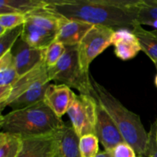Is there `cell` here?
I'll list each match as a JSON object with an SVG mask.
<instances>
[{"mask_svg": "<svg viewBox=\"0 0 157 157\" xmlns=\"http://www.w3.org/2000/svg\"><path fill=\"white\" fill-rule=\"evenodd\" d=\"M140 0H46L44 9L55 15L114 30L138 25Z\"/></svg>", "mask_w": 157, "mask_h": 157, "instance_id": "cell-1", "label": "cell"}, {"mask_svg": "<svg viewBox=\"0 0 157 157\" xmlns=\"http://www.w3.org/2000/svg\"><path fill=\"white\" fill-rule=\"evenodd\" d=\"M65 126L44 101L1 115L2 132L18 135L22 138L53 136Z\"/></svg>", "mask_w": 157, "mask_h": 157, "instance_id": "cell-2", "label": "cell"}, {"mask_svg": "<svg viewBox=\"0 0 157 157\" xmlns=\"http://www.w3.org/2000/svg\"><path fill=\"white\" fill-rule=\"evenodd\" d=\"M93 87L92 96L108 113L117 127L126 143L130 144L138 156L145 151L148 132L145 130L139 115L129 110L104 86L90 75Z\"/></svg>", "mask_w": 157, "mask_h": 157, "instance_id": "cell-3", "label": "cell"}, {"mask_svg": "<svg viewBox=\"0 0 157 157\" xmlns=\"http://www.w3.org/2000/svg\"><path fill=\"white\" fill-rule=\"evenodd\" d=\"M48 67L43 61L26 75L20 77L13 84L10 98L0 106L2 112L6 107L13 110L25 108L44 101L46 90L51 82Z\"/></svg>", "mask_w": 157, "mask_h": 157, "instance_id": "cell-4", "label": "cell"}, {"mask_svg": "<svg viewBox=\"0 0 157 157\" xmlns=\"http://www.w3.org/2000/svg\"><path fill=\"white\" fill-rule=\"evenodd\" d=\"M48 73L51 81L76 89L81 94L92 96L90 75L84 72L80 65L78 45L66 47L62 58L54 67H48Z\"/></svg>", "mask_w": 157, "mask_h": 157, "instance_id": "cell-5", "label": "cell"}, {"mask_svg": "<svg viewBox=\"0 0 157 157\" xmlns=\"http://www.w3.org/2000/svg\"><path fill=\"white\" fill-rule=\"evenodd\" d=\"M61 16L44 9L26 15L21 38L31 46L46 48L56 38Z\"/></svg>", "mask_w": 157, "mask_h": 157, "instance_id": "cell-6", "label": "cell"}, {"mask_svg": "<svg viewBox=\"0 0 157 157\" xmlns=\"http://www.w3.org/2000/svg\"><path fill=\"white\" fill-rule=\"evenodd\" d=\"M114 29L101 25H94L78 45L80 65L86 73L92 61L111 45Z\"/></svg>", "mask_w": 157, "mask_h": 157, "instance_id": "cell-7", "label": "cell"}, {"mask_svg": "<svg viewBox=\"0 0 157 157\" xmlns=\"http://www.w3.org/2000/svg\"><path fill=\"white\" fill-rule=\"evenodd\" d=\"M98 102L91 95H77L67 111L71 127L78 137L87 134L95 135Z\"/></svg>", "mask_w": 157, "mask_h": 157, "instance_id": "cell-8", "label": "cell"}, {"mask_svg": "<svg viewBox=\"0 0 157 157\" xmlns=\"http://www.w3.org/2000/svg\"><path fill=\"white\" fill-rule=\"evenodd\" d=\"M46 48H39L29 45L20 37L12 52L14 64L18 77L30 72L44 61Z\"/></svg>", "mask_w": 157, "mask_h": 157, "instance_id": "cell-9", "label": "cell"}, {"mask_svg": "<svg viewBox=\"0 0 157 157\" xmlns=\"http://www.w3.org/2000/svg\"><path fill=\"white\" fill-rule=\"evenodd\" d=\"M94 130L95 135L105 151L110 152L118 144L125 142L112 118L98 103Z\"/></svg>", "mask_w": 157, "mask_h": 157, "instance_id": "cell-10", "label": "cell"}, {"mask_svg": "<svg viewBox=\"0 0 157 157\" xmlns=\"http://www.w3.org/2000/svg\"><path fill=\"white\" fill-rule=\"evenodd\" d=\"M77 98V94L68 86L64 84H50L46 90L44 102L49 108L61 118L68 110Z\"/></svg>", "mask_w": 157, "mask_h": 157, "instance_id": "cell-11", "label": "cell"}, {"mask_svg": "<svg viewBox=\"0 0 157 157\" xmlns=\"http://www.w3.org/2000/svg\"><path fill=\"white\" fill-rule=\"evenodd\" d=\"M111 45L114 47L115 55L123 61L133 59L142 51L137 38L130 29L114 30L111 38Z\"/></svg>", "mask_w": 157, "mask_h": 157, "instance_id": "cell-12", "label": "cell"}, {"mask_svg": "<svg viewBox=\"0 0 157 157\" xmlns=\"http://www.w3.org/2000/svg\"><path fill=\"white\" fill-rule=\"evenodd\" d=\"M93 26L88 23L61 17L55 41L62 43L65 47L77 46Z\"/></svg>", "mask_w": 157, "mask_h": 157, "instance_id": "cell-13", "label": "cell"}, {"mask_svg": "<svg viewBox=\"0 0 157 157\" xmlns=\"http://www.w3.org/2000/svg\"><path fill=\"white\" fill-rule=\"evenodd\" d=\"M53 136L22 138V147L18 157H55Z\"/></svg>", "mask_w": 157, "mask_h": 157, "instance_id": "cell-14", "label": "cell"}, {"mask_svg": "<svg viewBox=\"0 0 157 157\" xmlns=\"http://www.w3.org/2000/svg\"><path fill=\"white\" fill-rule=\"evenodd\" d=\"M56 157H81L79 139L73 127L65 125L54 134Z\"/></svg>", "mask_w": 157, "mask_h": 157, "instance_id": "cell-15", "label": "cell"}, {"mask_svg": "<svg viewBox=\"0 0 157 157\" xmlns=\"http://www.w3.org/2000/svg\"><path fill=\"white\" fill-rule=\"evenodd\" d=\"M46 0H1L0 15L8 13H29L44 9Z\"/></svg>", "mask_w": 157, "mask_h": 157, "instance_id": "cell-16", "label": "cell"}, {"mask_svg": "<svg viewBox=\"0 0 157 157\" xmlns=\"http://www.w3.org/2000/svg\"><path fill=\"white\" fill-rule=\"evenodd\" d=\"M143 52L153 61H157V31H148L138 24L133 29Z\"/></svg>", "mask_w": 157, "mask_h": 157, "instance_id": "cell-17", "label": "cell"}, {"mask_svg": "<svg viewBox=\"0 0 157 157\" xmlns=\"http://www.w3.org/2000/svg\"><path fill=\"white\" fill-rule=\"evenodd\" d=\"M18 78L11 50L0 57V87H12Z\"/></svg>", "mask_w": 157, "mask_h": 157, "instance_id": "cell-18", "label": "cell"}, {"mask_svg": "<svg viewBox=\"0 0 157 157\" xmlns=\"http://www.w3.org/2000/svg\"><path fill=\"white\" fill-rule=\"evenodd\" d=\"M22 147V137L2 132L0 133V157H18Z\"/></svg>", "mask_w": 157, "mask_h": 157, "instance_id": "cell-19", "label": "cell"}, {"mask_svg": "<svg viewBox=\"0 0 157 157\" xmlns=\"http://www.w3.org/2000/svg\"><path fill=\"white\" fill-rule=\"evenodd\" d=\"M157 20V0H140L137 15V22L146 25Z\"/></svg>", "mask_w": 157, "mask_h": 157, "instance_id": "cell-20", "label": "cell"}, {"mask_svg": "<svg viewBox=\"0 0 157 157\" xmlns=\"http://www.w3.org/2000/svg\"><path fill=\"white\" fill-rule=\"evenodd\" d=\"M99 140L94 134H87L79 139L81 157H96L99 153Z\"/></svg>", "mask_w": 157, "mask_h": 157, "instance_id": "cell-21", "label": "cell"}, {"mask_svg": "<svg viewBox=\"0 0 157 157\" xmlns=\"http://www.w3.org/2000/svg\"><path fill=\"white\" fill-rule=\"evenodd\" d=\"M26 21V15L21 13H8L0 15V35L7 31L23 25Z\"/></svg>", "mask_w": 157, "mask_h": 157, "instance_id": "cell-22", "label": "cell"}, {"mask_svg": "<svg viewBox=\"0 0 157 157\" xmlns=\"http://www.w3.org/2000/svg\"><path fill=\"white\" fill-rule=\"evenodd\" d=\"M23 25L7 31L2 35H0V57L3 56L5 54L12 50L15 43L21 37Z\"/></svg>", "mask_w": 157, "mask_h": 157, "instance_id": "cell-23", "label": "cell"}, {"mask_svg": "<svg viewBox=\"0 0 157 157\" xmlns=\"http://www.w3.org/2000/svg\"><path fill=\"white\" fill-rule=\"evenodd\" d=\"M66 51V47L61 42L54 41L51 43L45 50L44 64L47 67H54L62 58Z\"/></svg>", "mask_w": 157, "mask_h": 157, "instance_id": "cell-24", "label": "cell"}, {"mask_svg": "<svg viewBox=\"0 0 157 157\" xmlns=\"http://www.w3.org/2000/svg\"><path fill=\"white\" fill-rule=\"evenodd\" d=\"M157 119L152 123L150 126V131L148 132V141L145 151L141 154L140 157H157Z\"/></svg>", "mask_w": 157, "mask_h": 157, "instance_id": "cell-25", "label": "cell"}, {"mask_svg": "<svg viewBox=\"0 0 157 157\" xmlns=\"http://www.w3.org/2000/svg\"><path fill=\"white\" fill-rule=\"evenodd\" d=\"M110 153L113 157H138L134 149L126 142L118 144Z\"/></svg>", "mask_w": 157, "mask_h": 157, "instance_id": "cell-26", "label": "cell"}, {"mask_svg": "<svg viewBox=\"0 0 157 157\" xmlns=\"http://www.w3.org/2000/svg\"><path fill=\"white\" fill-rule=\"evenodd\" d=\"M96 157H113L112 156L111 153L110 152H107V151H101L99 152L98 155H97Z\"/></svg>", "mask_w": 157, "mask_h": 157, "instance_id": "cell-27", "label": "cell"}, {"mask_svg": "<svg viewBox=\"0 0 157 157\" xmlns=\"http://www.w3.org/2000/svg\"><path fill=\"white\" fill-rule=\"evenodd\" d=\"M154 64H155V66H156V77H155L154 84H155V85H156V87L157 88V61H156V62H154Z\"/></svg>", "mask_w": 157, "mask_h": 157, "instance_id": "cell-28", "label": "cell"}, {"mask_svg": "<svg viewBox=\"0 0 157 157\" xmlns=\"http://www.w3.org/2000/svg\"><path fill=\"white\" fill-rule=\"evenodd\" d=\"M156 141H157V132H156Z\"/></svg>", "mask_w": 157, "mask_h": 157, "instance_id": "cell-29", "label": "cell"}, {"mask_svg": "<svg viewBox=\"0 0 157 157\" xmlns=\"http://www.w3.org/2000/svg\"><path fill=\"white\" fill-rule=\"evenodd\" d=\"M138 157H140V156H138Z\"/></svg>", "mask_w": 157, "mask_h": 157, "instance_id": "cell-30", "label": "cell"}, {"mask_svg": "<svg viewBox=\"0 0 157 157\" xmlns=\"http://www.w3.org/2000/svg\"><path fill=\"white\" fill-rule=\"evenodd\" d=\"M55 157H56V156H55Z\"/></svg>", "mask_w": 157, "mask_h": 157, "instance_id": "cell-31", "label": "cell"}]
</instances>
